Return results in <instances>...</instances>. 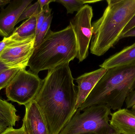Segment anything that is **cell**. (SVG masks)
I'll use <instances>...</instances> for the list:
<instances>
[{
    "instance_id": "2e32d148",
    "label": "cell",
    "mask_w": 135,
    "mask_h": 134,
    "mask_svg": "<svg viewBox=\"0 0 135 134\" xmlns=\"http://www.w3.org/2000/svg\"><path fill=\"white\" fill-rule=\"evenodd\" d=\"M55 2L63 5L67 11V13L72 14L75 12H79L84 5L86 3L91 4L99 2V1H83V0H57Z\"/></svg>"
},
{
    "instance_id": "7c38bea8",
    "label": "cell",
    "mask_w": 135,
    "mask_h": 134,
    "mask_svg": "<svg viewBox=\"0 0 135 134\" xmlns=\"http://www.w3.org/2000/svg\"><path fill=\"white\" fill-rule=\"evenodd\" d=\"M109 124L116 133L135 134V114L127 108L117 110L111 114Z\"/></svg>"
},
{
    "instance_id": "484cf974",
    "label": "cell",
    "mask_w": 135,
    "mask_h": 134,
    "mask_svg": "<svg viewBox=\"0 0 135 134\" xmlns=\"http://www.w3.org/2000/svg\"><path fill=\"white\" fill-rule=\"evenodd\" d=\"M135 37V28L130 30L129 31H128L126 34H124L120 38L121 39L124 38L129 37Z\"/></svg>"
},
{
    "instance_id": "9a60e30c",
    "label": "cell",
    "mask_w": 135,
    "mask_h": 134,
    "mask_svg": "<svg viewBox=\"0 0 135 134\" xmlns=\"http://www.w3.org/2000/svg\"><path fill=\"white\" fill-rule=\"evenodd\" d=\"M15 107L11 103L0 98V118L5 121L10 127L16 126L20 120Z\"/></svg>"
},
{
    "instance_id": "ffe728a7",
    "label": "cell",
    "mask_w": 135,
    "mask_h": 134,
    "mask_svg": "<svg viewBox=\"0 0 135 134\" xmlns=\"http://www.w3.org/2000/svg\"><path fill=\"white\" fill-rule=\"evenodd\" d=\"M30 38L25 39H18L14 37L12 35L8 37H4L2 41H0V53L7 47L18 44Z\"/></svg>"
},
{
    "instance_id": "52a82bcc",
    "label": "cell",
    "mask_w": 135,
    "mask_h": 134,
    "mask_svg": "<svg viewBox=\"0 0 135 134\" xmlns=\"http://www.w3.org/2000/svg\"><path fill=\"white\" fill-rule=\"evenodd\" d=\"M93 15L92 7L85 5L70 22L76 36L78 46L76 58L79 62L85 60L89 54L90 42L93 36L91 20Z\"/></svg>"
},
{
    "instance_id": "7402d4cb",
    "label": "cell",
    "mask_w": 135,
    "mask_h": 134,
    "mask_svg": "<svg viewBox=\"0 0 135 134\" xmlns=\"http://www.w3.org/2000/svg\"><path fill=\"white\" fill-rule=\"evenodd\" d=\"M1 134H27L23 127L20 129H15L13 127H9L4 132Z\"/></svg>"
},
{
    "instance_id": "f546056e",
    "label": "cell",
    "mask_w": 135,
    "mask_h": 134,
    "mask_svg": "<svg viewBox=\"0 0 135 134\" xmlns=\"http://www.w3.org/2000/svg\"><path fill=\"white\" fill-rule=\"evenodd\" d=\"M109 134H120L118 133H116V132H113V133H111Z\"/></svg>"
},
{
    "instance_id": "603a6c76",
    "label": "cell",
    "mask_w": 135,
    "mask_h": 134,
    "mask_svg": "<svg viewBox=\"0 0 135 134\" xmlns=\"http://www.w3.org/2000/svg\"><path fill=\"white\" fill-rule=\"evenodd\" d=\"M135 28V15L130 20L129 23L127 24V26L124 28L123 30L122 31V34H121L120 38L123 36V35L126 34L128 31H130V30L133 29Z\"/></svg>"
},
{
    "instance_id": "83f0119b",
    "label": "cell",
    "mask_w": 135,
    "mask_h": 134,
    "mask_svg": "<svg viewBox=\"0 0 135 134\" xmlns=\"http://www.w3.org/2000/svg\"><path fill=\"white\" fill-rule=\"evenodd\" d=\"M6 69H7V68H6L3 64H2L0 62V74H1V72H2L3 71Z\"/></svg>"
},
{
    "instance_id": "d6986e66",
    "label": "cell",
    "mask_w": 135,
    "mask_h": 134,
    "mask_svg": "<svg viewBox=\"0 0 135 134\" xmlns=\"http://www.w3.org/2000/svg\"><path fill=\"white\" fill-rule=\"evenodd\" d=\"M42 11L38 1L33 4L28 6L23 12L17 20V24L25 19H29L34 16H37Z\"/></svg>"
},
{
    "instance_id": "f1b7e54d",
    "label": "cell",
    "mask_w": 135,
    "mask_h": 134,
    "mask_svg": "<svg viewBox=\"0 0 135 134\" xmlns=\"http://www.w3.org/2000/svg\"><path fill=\"white\" fill-rule=\"evenodd\" d=\"M131 110H132V111H135V105L132 108Z\"/></svg>"
},
{
    "instance_id": "4fadbf2b",
    "label": "cell",
    "mask_w": 135,
    "mask_h": 134,
    "mask_svg": "<svg viewBox=\"0 0 135 134\" xmlns=\"http://www.w3.org/2000/svg\"><path fill=\"white\" fill-rule=\"evenodd\" d=\"M135 64V42L106 59L100 65L108 70L113 68Z\"/></svg>"
},
{
    "instance_id": "1f68e13d",
    "label": "cell",
    "mask_w": 135,
    "mask_h": 134,
    "mask_svg": "<svg viewBox=\"0 0 135 134\" xmlns=\"http://www.w3.org/2000/svg\"><path fill=\"white\" fill-rule=\"evenodd\" d=\"M93 134L88 133V134Z\"/></svg>"
},
{
    "instance_id": "ba28073f",
    "label": "cell",
    "mask_w": 135,
    "mask_h": 134,
    "mask_svg": "<svg viewBox=\"0 0 135 134\" xmlns=\"http://www.w3.org/2000/svg\"><path fill=\"white\" fill-rule=\"evenodd\" d=\"M35 37L5 49L0 53V62L7 68L25 70L35 49Z\"/></svg>"
},
{
    "instance_id": "cb8c5ba5",
    "label": "cell",
    "mask_w": 135,
    "mask_h": 134,
    "mask_svg": "<svg viewBox=\"0 0 135 134\" xmlns=\"http://www.w3.org/2000/svg\"><path fill=\"white\" fill-rule=\"evenodd\" d=\"M9 127H10L8 123L4 120L0 118V134L4 132Z\"/></svg>"
},
{
    "instance_id": "6da1fadb",
    "label": "cell",
    "mask_w": 135,
    "mask_h": 134,
    "mask_svg": "<svg viewBox=\"0 0 135 134\" xmlns=\"http://www.w3.org/2000/svg\"><path fill=\"white\" fill-rule=\"evenodd\" d=\"M69 63L48 71L34 100L46 120L51 134H59L77 110V91Z\"/></svg>"
},
{
    "instance_id": "9c48e42d",
    "label": "cell",
    "mask_w": 135,
    "mask_h": 134,
    "mask_svg": "<svg viewBox=\"0 0 135 134\" xmlns=\"http://www.w3.org/2000/svg\"><path fill=\"white\" fill-rule=\"evenodd\" d=\"M32 0H13L0 13V36L8 37L15 30V26L21 13Z\"/></svg>"
},
{
    "instance_id": "8fae6325",
    "label": "cell",
    "mask_w": 135,
    "mask_h": 134,
    "mask_svg": "<svg viewBox=\"0 0 135 134\" xmlns=\"http://www.w3.org/2000/svg\"><path fill=\"white\" fill-rule=\"evenodd\" d=\"M108 70L101 68L94 71L85 73L75 79L78 83L75 109L77 110L84 103L89 94Z\"/></svg>"
},
{
    "instance_id": "5bb4252c",
    "label": "cell",
    "mask_w": 135,
    "mask_h": 134,
    "mask_svg": "<svg viewBox=\"0 0 135 134\" xmlns=\"http://www.w3.org/2000/svg\"><path fill=\"white\" fill-rule=\"evenodd\" d=\"M37 27L36 16H34L24 22L15 29L12 35L19 39H25L35 37Z\"/></svg>"
},
{
    "instance_id": "277c9868",
    "label": "cell",
    "mask_w": 135,
    "mask_h": 134,
    "mask_svg": "<svg viewBox=\"0 0 135 134\" xmlns=\"http://www.w3.org/2000/svg\"><path fill=\"white\" fill-rule=\"evenodd\" d=\"M135 89V64L108 69L102 77L79 111L98 105L112 110L121 109L128 96Z\"/></svg>"
},
{
    "instance_id": "4316f807",
    "label": "cell",
    "mask_w": 135,
    "mask_h": 134,
    "mask_svg": "<svg viewBox=\"0 0 135 134\" xmlns=\"http://www.w3.org/2000/svg\"><path fill=\"white\" fill-rule=\"evenodd\" d=\"M11 2L10 0H0V7L2 9H4V6L6 5L9 4Z\"/></svg>"
},
{
    "instance_id": "ac0fdd59",
    "label": "cell",
    "mask_w": 135,
    "mask_h": 134,
    "mask_svg": "<svg viewBox=\"0 0 135 134\" xmlns=\"http://www.w3.org/2000/svg\"><path fill=\"white\" fill-rule=\"evenodd\" d=\"M20 70L7 68L0 74V90L6 88Z\"/></svg>"
},
{
    "instance_id": "4dcf8cb0",
    "label": "cell",
    "mask_w": 135,
    "mask_h": 134,
    "mask_svg": "<svg viewBox=\"0 0 135 134\" xmlns=\"http://www.w3.org/2000/svg\"><path fill=\"white\" fill-rule=\"evenodd\" d=\"M133 111V112H134V113H135V111Z\"/></svg>"
},
{
    "instance_id": "7a4b0ae2",
    "label": "cell",
    "mask_w": 135,
    "mask_h": 134,
    "mask_svg": "<svg viewBox=\"0 0 135 134\" xmlns=\"http://www.w3.org/2000/svg\"><path fill=\"white\" fill-rule=\"evenodd\" d=\"M102 16L93 23L90 52L104 55L120 40L122 31L135 15V0H108Z\"/></svg>"
},
{
    "instance_id": "d4e9b609",
    "label": "cell",
    "mask_w": 135,
    "mask_h": 134,
    "mask_svg": "<svg viewBox=\"0 0 135 134\" xmlns=\"http://www.w3.org/2000/svg\"><path fill=\"white\" fill-rule=\"evenodd\" d=\"M55 1L56 0H39L38 1L40 8L42 10L44 6L49 5L50 3L53 2H55Z\"/></svg>"
},
{
    "instance_id": "8992f818",
    "label": "cell",
    "mask_w": 135,
    "mask_h": 134,
    "mask_svg": "<svg viewBox=\"0 0 135 134\" xmlns=\"http://www.w3.org/2000/svg\"><path fill=\"white\" fill-rule=\"evenodd\" d=\"M42 83L38 74L30 71L20 70L6 88L8 100L27 105L35 99Z\"/></svg>"
},
{
    "instance_id": "3957f363",
    "label": "cell",
    "mask_w": 135,
    "mask_h": 134,
    "mask_svg": "<svg viewBox=\"0 0 135 134\" xmlns=\"http://www.w3.org/2000/svg\"><path fill=\"white\" fill-rule=\"evenodd\" d=\"M78 46L74 31L70 24L59 31L50 29L44 39L34 49L28 66L38 74L41 71L53 70L69 63L76 57Z\"/></svg>"
},
{
    "instance_id": "30bf717a",
    "label": "cell",
    "mask_w": 135,
    "mask_h": 134,
    "mask_svg": "<svg viewBox=\"0 0 135 134\" xmlns=\"http://www.w3.org/2000/svg\"><path fill=\"white\" fill-rule=\"evenodd\" d=\"M23 125L27 134H51L46 120L35 100L25 105Z\"/></svg>"
},
{
    "instance_id": "5b68a950",
    "label": "cell",
    "mask_w": 135,
    "mask_h": 134,
    "mask_svg": "<svg viewBox=\"0 0 135 134\" xmlns=\"http://www.w3.org/2000/svg\"><path fill=\"white\" fill-rule=\"evenodd\" d=\"M103 105H93L83 110L77 109L59 134H109L115 132L109 124L112 112Z\"/></svg>"
},
{
    "instance_id": "44dd1931",
    "label": "cell",
    "mask_w": 135,
    "mask_h": 134,
    "mask_svg": "<svg viewBox=\"0 0 135 134\" xmlns=\"http://www.w3.org/2000/svg\"><path fill=\"white\" fill-rule=\"evenodd\" d=\"M126 108L131 109L135 105V89L128 95L125 102Z\"/></svg>"
},
{
    "instance_id": "e0dca14e",
    "label": "cell",
    "mask_w": 135,
    "mask_h": 134,
    "mask_svg": "<svg viewBox=\"0 0 135 134\" xmlns=\"http://www.w3.org/2000/svg\"><path fill=\"white\" fill-rule=\"evenodd\" d=\"M52 15L51 14L47 16L45 18L44 22L43 23L38 33L36 35L35 37L34 47L35 48L38 46L40 42L44 39L50 30L51 24L52 19Z\"/></svg>"
}]
</instances>
